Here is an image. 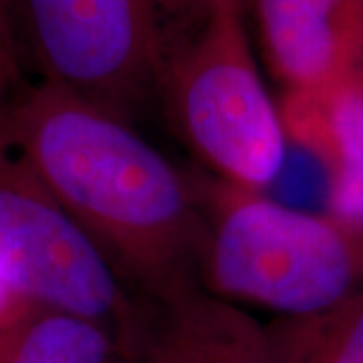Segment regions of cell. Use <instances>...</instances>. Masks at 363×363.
Returning a JSON list of instances; mask_svg holds the SVG:
<instances>
[{
  "mask_svg": "<svg viewBox=\"0 0 363 363\" xmlns=\"http://www.w3.org/2000/svg\"><path fill=\"white\" fill-rule=\"evenodd\" d=\"M0 119L128 295L174 297L202 289L204 216L194 180L130 121L43 81L2 105Z\"/></svg>",
  "mask_w": 363,
  "mask_h": 363,
  "instance_id": "cell-1",
  "label": "cell"
},
{
  "mask_svg": "<svg viewBox=\"0 0 363 363\" xmlns=\"http://www.w3.org/2000/svg\"><path fill=\"white\" fill-rule=\"evenodd\" d=\"M204 216L200 286L277 317L333 307L363 286V222L283 204L262 192L194 178Z\"/></svg>",
  "mask_w": 363,
  "mask_h": 363,
  "instance_id": "cell-2",
  "label": "cell"
},
{
  "mask_svg": "<svg viewBox=\"0 0 363 363\" xmlns=\"http://www.w3.org/2000/svg\"><path fill=\"white\" fill-rule=\"evenodd\" d=\"M160 91L214 178L252 192L271 188L286 135L250 49L245 0H214L198 25L166 43Z\"/></svg>",
  "mask_w": 363,
  "mask_h": 363,
  "instance_id": "cell-3",
  "label": "cell"
},
{
  "mask_svg": "<svg viewBox=\"0 0 363 363\" xmlns=\"http://www.w3.org/2000/svg\"><path fill=\"white\" fill-rule=\"evenodd\" d=\"M43 83L131 123L160 89L166 33L156 0H11Z\"/></svg>",
  "mask_w": 363,
  "mask_h": 363,
  "instance_id": "cell-4",
  "label": "cell"
},
{
  "mask_svg": "<svg viewBox=\"0 0 363 363\" xmlns=\"http://www.w3.org/2000/svg\"><path fill=\"white\" fill-rule=\"evenodd\" d=\"M0 279L16 297L116 327L130 295L104 252L57 202L0 119Z\"/></svg>",
  "mask_w": 363,
  "mask_h": 363,
  "instance_id": "cell-5",
  "label": "cell"
},
{
  "mask_svg": "<svg viewBox=\"0 0 363 363\" xmlns=\"http://www.w3.org/2000/svg\"><path fill=\"white\" fill-rule=\"evenodd\" d=\"M116 339L123 363H277L264 323L202 289L130 295Z\"/></svg>",
  "mask_w": 363,
  "mask_h": 363,
  "instance_id": "cell-6",
  "label": "cell"
},
{
  "mask_svg": "<svg viewBox=\"0 0 363 363\" xmlns=\"http://www.w3.org/2000/svg\"><path fill=\"white\" fill-rule=\"evenodd\" d=\"M255 11L286 91L323 89L363 71V0H255Z\"/></svg>",
  "mask_w": 363,
  "mask_h": 363,
  "instance_id": "cell-7",
  "label": "cell"
},
{
  "mask_svg": "<svg viewBox=\"0 0 363 363\" xmlns=\"http://www.w3.org/2000/svg\"><path fill=\"white\" fill-rule=\"evenodd\" d=\"M286 142L329 176V214L363 222V71L315 91H286L279 107Z\"/></svg>",
  "mask_w": 363,
  "mask_h": 363,
  "instance_id": "cell-8",
  "label": "cell"
},
{
  "mask_svg": "<svg viewBox=\"0 0 363 363\" xmlns=\"http://www.w3.org/2000/svg\"><path fill=\"white\" fill-rule=\"evenodd\" d=\"M109 325L25 301L0 329V363H116Z\"/></svg>",
  "mask_w": 363,
  "mask_h": 363,
  "instance_id": "cell-9",
  "label": "cell"
},
{
  "mask_svg": "<svg viewBox=\"0 0 363 363\" xmlns=\"http://www.w3.org/2000/svg\"><path fill=\"white\" fill-rule=\"evenodd\" d=\"M277 363H363V286L333 307L264 323Z\"/></svg>",
  "mask_w": 363,
  "mask_h": 363,
  "instance_id": "cell-10",
  "label": "cell"
},
{
  "mask_svg": "<svg viewBox=\"0 0 363 363\" xmlns=\"http://www.w3.org/2000/svg\"><path fill=\"white\" fill-rule=\"evenodd\" d=\"M23 87V51L14 28L11 0H0V107Z\"/></svg>",
  "mask_w": 363,
  "mask_h": 363,
  "instance_id": "cell-11",
  "label": "cell"
},
{
  "mask_svg": "<svg viewBox=\"0 0 363 363\" xmlns=\"http://www.w3.org/2000/svg\"><path fill=\"white\" fill-rule=\"evenodd\" d=\"M156 4L162 23H164V33L168 35L172 28L176 30L174 37H178L204 18V14L210 11L214 0H156Z\"/></svg>",
  "mask_w": 363,
  "mask_h": 363,
  "instance_id": "cell-12",
  "label": "cell"
},
{
  "mask_svg": "<svg viewBox=\"0 0 363 363\" xmlns=\"http://www.w3.org/2000/svg\"><path fill=\"white\" fill-rule=\"evenodd\" d=\"M25 303V298L16 297L9 286L2 283L0 279V329L4 327V323L13 317L14 313L18 311V307Z\"/></svg>",
  "mask_w": 363,
  "mask_h": 363,
  "instance_id": "cell-13",
  "label": "cell"
},
{
  "mask_svg": "<svg viewBox=\"0 0 363 363\" xmlns=\"http://www.w3.org/2000/svg\"><path fill=\"white\" fill-rule=\"evenodd\" d=\"M116 363H123V362H121V359H119V357H117V362Z\"/></svg>",
  "mask_w": 363,
  "mask_h": 363,
  "instance_id": "cell-14",
  "label": "cell"
}]
</instances>
